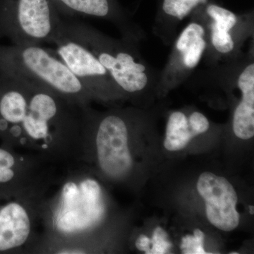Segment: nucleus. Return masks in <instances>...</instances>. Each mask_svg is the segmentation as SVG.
<instances>
[{
  "mask_svg": "<svg viewBox=\"0 0 254 254\" xmlns=\"http://www.w3.org/2000/svg\"><path fill=\"white\" fill-rule=\"evenodd\" d=\"M63 23L93 52L123 95L157 93L160 71L143 59L139 41L113 38L80 21L63 19Z\"/></svg>",
  "mask_w": 254,
  "mask_h": 254,
  "instance_id": "obj_1",
  "label": "nucleus"
},
{
  "mask_svg": "<svg viewBox=\"0 0 254 254\" xmlns=\"http://www.w3.org/2000/svg\"><path fill=\"white\" fill-rule=\"evenodd\" d=\"M0 69L68 99L92 96L65 64L41 45L0 48Z\"/></svg>",
  "mask_w": 254,
  "mask_h": 254,
  "instance_id": "obj_2",
  "label": "nucleus"
},
{
  "mask_svg": "<svg viewBox=\"0 0 254 254\" xmlns=\"http://www.w3.org/2000/svg\"><path fill=\"white\" fill-rule=\"evenodd\" d=\"M62 20L50 0H4L0 9V35L14 46L53 44Z\"/></svg>",
  "mask_w": 254,
  "mask_h": 254,
  "instance_id": "obj_3",
  "label": "nucleus"
},
{
  "mask_svg": "<svg viewBox=\"0 0 254 254\" xmlns=\"http://www.w3.org/2000/svg\"><path fill=\"white\" fill-rule=\"evenodd\" d=\"M206 30L204 55L211 66L232 61L243 54L242 48L254 36L253 18L240 17L226 8L210 4L205 15L198 17Z\"/></svg>",
  "mask_w": 254,
  "mask_h": 254,
  "instance_id": "obj_4",
  "label": "nucleus"
},
{
  "mask_svg": "<svg viewBox=\"0 0 254 254\" xmlns=\"http://www.w3.org/2000/svg\"><path fill=\"white\" fill-rule=\"evenodd\" d=\"M53 44L59 59L91 95L103 98L123 96L106 68L84 43L65 28L63 20Z\"/></svg>",
  "mask_w": 254,
  "mask_h": 254,
  "instance_id": "obj_5",
  "label": "nucleus"
},
{
  "mask_svg": "<svg viewBox=\"0 0 254 254\" xmlns=\"http://www.w3.org/2000/svg\"><path fill=\"white\" fill-rule=\"evenodd\" d=\"M165 67L160 71L157 93L167 94L187 81L194 72L207 48L206 30L198 19L193 20L177 36Z\"/></svg>",
  "mask_w": 254,
  "mask_h": 254,
  "instance_id": "obj_6",
  "label": "nucleus"
},
{
  "mask_svg": "<svg viewBox=\"0 0 254 254\" xmlns=\"http://www.w3.org/2000/svg\"><path fill=\"white\" fill-rule=\"evenodd\" d=\"M127 121L118 114L102 118L96 134L98 161L103 173L113 178L126 176L133 165L128 145Z\"/></svg>",
  "mask_w": 254,
  "mask_h": 254,
  "instance_id": "obj_7",
  "label": "nucleus"
},
{
  "mask_svg": "<svg viewBox=\"0 0 254 254\" xmlns=\"http://www.w3.org/2000/svg\"><path fill=\"white\" fill-rule=\"evenodd\" d=\"M196 187L204 200L208 221L222 231L235 230L240 216L236 208L238 196L232 184L225 177L205 172L200 175Z\"/></svg>",
  "mask_w": 254,
  "mask_h": 254,
  "instance_id": "obj_8",
  "label": "nucleus"
},
{
  "mask_svg": "<svg viewBox=\"0 0 254 254\" xmlns=\"http://www.w3.org/2000/svg\"><path fill=\"white\" fill-rule=\"evenodd\" d=\"M60 15L90 16L110 21L122 37L141 42L145 32L122 10L115 0H50Z\"/></svg>",
  "mask_w": 254,
  "mask_h": 254,
  "instance_id": "obj_9",
  "label": "nucleus"
},
{
  "mask_svg": "<svg viewBox=\"0 0 254 254\" xmlns=\"http://www.w3.org/2000/svg\"><path fill=\"white\" fill-rule=\"evenodd\" d=\"M234 70L241 97L234 110L232 130L237 138L248 140L254 136V46L234 60Z\"/></svg>",
  "mask_w": 254,
  "mask_h": 254,
  "instance_id": "obj_10",
  "label": "nucleus"
},
{
  "mask_svg": "<svg viewBox=\"0 0 254 254\" xmlns=\"http://www.w3.org/2000/svg\"><path fill=\"white\" fill-rule=\"evenodd\" d=\"M207 2L208 0H163L153 29L155 34L165 45L171 44L182 20Z\"/></svg>",
  "mask_w": 254,
  "mask_h": 254,
  "instance_id": "obj_11",
  "label": "nucleus"
},
{
  "mask_svg": "<svg viewBox=\"0 0 254 254\" xmlns=\"http://www.w3.org/2000/svg\"><path fill=\"white\" fill-rule=\"evenodd\" d=\"M29 233V218L21 205L11 203L0 210V251L23 245Z\"/></svg>",
  "mask_w": 254,
  "mask_h": 254,
  "instance_id": "obj_12",
  "label": "nucleus"
},
{
  "mask_svg": "<svg viewBox=\"0 0 254 254\" xmlns=\"http://www.w3.org/2000/svg\"><path fill=\"white\" fill-rule=\"evenodd\" d=\"M195 136L196 135L190 128L188 115L182 111H175L170 114L164 141L167 150L178 151L184 149Z\"/></svg>",
  "mask_w": 254,
  "mask_h": 254,
  "instance_id": "obj_13",
  "label": "nucleus"
},
{
  "mask_svg": "<svg viewBox=\"0 0 254 254\" xmlns=\"http://www.w3.org/2000/svg\"><path fill=\"white\" fill-rule=\"evenodd\" d=\"M22 126L26 133L36 139L46 138L49 136V128L47 120L36 118L28 112L23 120Z\"/></svg>",
  "mask_w": 254,
  "mask_h": 254,
  "instance_id": "obj_14",
  "label": "nucleus"
},
{
  "mask_svg": "<svg viewBox=\"0 0 254 254\" xmlns=\"http://www.w3.org/2000/svg\"><path fill=\"white\" fill-rule=\"evenodd\" d=\"M205 234L199 229H195L193 235H187L182 238L181 250L186 254H205L203 248Z\"/></svg>",
  "mask_w": 254,
  "mask_h": 254,
  "instance_id": "obj_15",
  "label": "nucleus"
},
{
  "mask_svg": "<svg viewBox=\"0 0 254 254\" xmlns=\"http://www.w3.org/2000/svg\"><path fill=\"white\" fill-rule=\"evenodd\" d=\"M151 245L149 254H166L171 248L172 245L168 240V235L162 227L155 228L152 237Z\"/></svg>",
  "mask_w": 254,
  "mask_h": 254,
  "instance_id": "obj_16",
  "label": "nucleus"
},
{
  "mask_svg": "<svg viewBox=\"0 0 254 254\" xmlns=\"http://www.w3.org/2000/svg\"><path fill=\"white\" fill-rule=\"evenodd\" d=\"M80 192L85 200L90 205H95L99 199L100 188L94 180H87L81 184Z\"/></svg>",
  "mask_w": 254,
  "mask_h": 254,
  "instance_id": "obj_17",
  "label": "nucleus"
},
{
  "mask_svg": "<svg viewBox=\"0 0 254 254\" xmlns=\"http://www.w3.org/2000/svg\"><path fill=\"white\" fill-rule=\"evenodd\" d=\"M188 117L190 128L196 136H199L208 131L210 127V123L203 114L194 111L188 115Z\"/></svg>",
  "mask_w": 254,
  "mask_h": 254,
  "instance_id": "obj_18",
  "label": "nucleus"
},
{
  "mask_svg": "<svg viewBox=\"0 0 254 254\" xmlns=\"http://www.w3.org/2000/svg\"><path fill=\"white\" fill-rule=\"evenodd\" d=\"M80 195V190L72 182L65 185L63 190V198L67 207H71L77 203Z\"/></svg>",
  "mask_w": 254,
  "mask_h": 254,
  "instance_id": "obj_19",
  "label": "nucleus"
},
{
  "mask_svg": "<svg viewBox=\"0 0 254 254\" xmlns=\"http://www.w3.org/2000/svg\"><path fill=\"white\" fill-rule=\"evenodd\" d=\"M14 165V159L9 152L0 149V168H11Z\"/></svg>",
  "mask_w": 254,
  "mask_h": 254,
  "instance_id": "obj_20",
  "label": "nucleus"
},
{
  "mask_svg": "<svg viewBox=\"0 0 254 254\" xmlns=\"http://www.w3.org/2000/svg\"><path fill=\"white\" fill-rule=\"evenodd\" d=\"M150 245H151V240L144 235L139 236L136 242L137 249L141 252H145V254H149Z\"/></svg>",
  "mask_w": 254,
  "mask_h": 254,
  "instance_id": "obj_21",
  "label": "nucleus"
},
{
  "mask_svg": "<svg viewBox=\"0 0 254 254\" xmlns=\"http://www.w3.org/2000/svg\"><path fill=\"white\" fill-rule=\"evenodd\" d=\"M14 173L10 168H0V182H7L14 177Z\"/></svg>",
  "mask_w": 254,
  "mask_h": 254,
  "instance_id": "obj_22",
  "label": "nucleus"
}]
</instances>
